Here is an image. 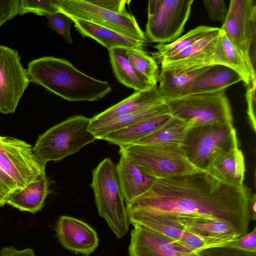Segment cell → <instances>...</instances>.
I'll list each match as a JSON object with an SVG mask.
<instances>
[{
	"mask_svg": "<svg viewBox=\"0 0 256 256\" xmlns=\"http://www.w3.org/2000/svg\"><path fill=\"white\" fill-rule=\"evenodd\" d=\"M252 194L244 184L226 183L206 170L155 178L126 210L140 209L174 216L209 218L228 222L240 236L248 232Z\"/></svg>",
	"mask_w": 256,
	"mask_h": 256,
	"instance_id": "cell-1",
	"label": "cell"
},
{
	"mask_svg": "<svg viewBox=\"0 0 256 256\" xmlns=\"http://www.w3.org/2000/svg\"><path fill=\"white\" fill-rule=\"evenodd\" d=\"M26 70L30 82L70 102L97 101L112 91L108 82L83 73L62 58L34 59L28 64Z\"/></svg>",
	"mask_w": 256,
	"mask_h": 256,
	"instance_id": "cell-2",
	"label": "cell"
},
{
	"mask_svg": "<svg viewBox=\"0 0 256 256\" xmlns=\"http://www.w3.org/2000/svg\"><path fill=\"white\" fill-rule=\"evenodd\" d=\"M90 187L98 213L117 238L128 232L130 222L120 188L116 164L108 158L92 172Z\"/></svg>",
	"mask_w": 256,
	"mask_h": 256,
	"instance_id": "cell-3",
	"label": "cell"
},
{
	"mask_svg": "<svg viewBox=\"0 0 256 256\" xmlns=\"http://www.w3.org/2000/svg\"><path fill=\"white\" fill-rule=\"evenodd\" d=\"M90 118L74 115L52 126L39 136L32 147L36 157L46 164L78 152L96 139L89 130Z\"/></svg>",
	"mask_w": 256,
	"mask_h": 256,
	"instance_id": "cell-4",
	"label": "cell"
},
{
	"mask_svg": "<svg viewBox=\"0 0 256 256\" xmlns=\"http://www.w3.org/2000/svg\"><path fill=\"white\" fill-rule=\"evenodd\" d=\"M198 170H208L224 154L238 148L232 123H216L189 128L181 146Z\"/></svg>",
	"mask_w": 256,
	"mask_h": 256,
	"instance_id": "cell-5",
	"label": "cell"
},
{
	"mask_svg": "<svg viewBox=\"0 0 256 256\" xmlns=\"http://www.w3.org/2000/svg\"><path fill=\"white\" fill-rule=\"evenodd\" d=\"M226 90L189 94L165 100L170 114L184 121L189 128L216 123H232Z\"/></svg>",
	"mask_w": 256,
	"mask_h": 256,
	"instance_id": "cell-6",
	"label": "cell"
},
{
	"mask_svg": "<svg viewBox=\"0 0 256 256\" xmlns=\"http://www.w3.org/2000/svg\"><path fill=\"white\" fill-rule=\"evenodd\" d=\"M120 154L128 157L154 178L189 173L196 169L181 146L127 144L119 146Z\"/></svg>",
	"mask_w": 256,
	"mask_h": 256,
	"instance_id": "cell-7",
	"label": "cell"
},
{
	"mask_svg": "<svg viewBox=\"0 0 256 256\" xmlns=\"http://www.w3.org/2000/svg\"><path fill=\"white\" fill-rule=\"evenodd\" d=\"M220 28L245 60L252 76H256V0H230Z\"/></svg>",
	"mask_w": 256,
	"mask_h": 256,
	"instance_id": "cell-8",
	"label": "cell"
},
{
	"mask_svg": "<svg viewBox=\"0 0 256 256\" xmlns=\"http://www.w3.org/2000/svg\"><path fill=\"white\" fill-rule=\"evenodd\" d=\"M194 0H150L145 35L150 42L170 43L182 33Z\"/></svg>",
	"mask_w": 256,
	"mask_h": 256,
	"instance_id": "cell-9",
	"label": "cell"
},
{
	"mask_svg": "<svg viewBox=\"0 0 256 256\" xmlns=\"http://www.w3.org/2000/svg\"><path fill=\"white\" fill-rule=\"evenodd\" d=\"M46 166L34 154L30 144L14 138L0 136V168L19 188L46 176Z\"/></svg>",
	"mask_w": 256,
	"mask_h": 256,
	"instance_id": "cell-10",
	"label": "cell"
},
{
	"mask_svg": "<svg viewBox=\"0 0 256 256\" xmlns=\"http://www.w3.org/2000/svg\"><path fill=\"white\" fill-rule=\"evenodd\" d=\"M60 12L146 42L147 38L134 16L120 14L92 4L88 0H56Z\"/></svg>",
	"mask_w": 256,
	"mask_h": 256,
	"instance_id": "cell-11",
	"label": "cell"
},
{
	"mask_svg": "<svg viewBox=\"0 0 256 256\" xmlns=\"http://www.w3.org/2000/svg\"><path fill=\"white\" fill-rule=\"evenodd\" d=\"M30 82L18 52L0 46V112L13 113Z\"/></svg>",
	"mask_w": 256,
	"mask_h": 256,
	"instance_id": "cell-12",
	"label": "cell"
},
{
	"mask_svg": "<svg viewBox=\"0 0 256 256\" xmlns=\"http://www.w3.org/2000/svg\"><path fill=\"white\" fill-rule=\"evenodd\" d=\"M130 224H136L166 236L197 252L208 248L206 242L188 232L172 216L140 209L127 210Z\"/></svg>",
	"mask_w": 256,
	"mask_h": 256,
	"instance_id": "cell-13",
	"label": "cell"
},
{
	"mask_svg": "<svg viewBox=\"0 0 256 256\" xmlns=\"http://www.w3.org/2000/svg\"><path fill=\"white\" fill-rule=\"evenodd\" d=\"M130 256H198L174 240L142 225L133 224Z\"/></svg>",
	"mask_w": 256,
	"mask_h": 256,
	"instance_id": "cell-14",
	"label": "cell"
},
{
	"mask_svg": "<svg viewBox=\"0 0 256 256\" xmlns=\"http://www.w3.org/2000/svg\"><path fill=\"white\" fill-rule=\"evenodd\" d=\"M56 230L62 245L75 254L89 256L98 246L99 240L96 230L87 223L78 218L68 216H60Z\"/></svg>",
	"mask_w": 256,
	"mask_h": 256,
	"instance_id": "cell-15",
	"label": "cell"
},
{
	"mask_svg": "<svg viewBox=\"0 0 256 256\" xmlns=\"http://www.w3.org/2000/svg\"><path fill=\"white\" fill-rule=\"evenodd\" d=\"M171 216L176 218L188 232L202 240L208 247L225 245L240 236L238 232L230 224L220 220L192 216Z\"/></svg>",
	"mask_w": 256,
	"mask_h": 256,
	"instance_id": "cell-16",
	"label": "cell"
},
{
	"mask_svg": "<svg viewBox=\"0 0 256 256\" xmlns=\"http://www.w3.org/2000/svg\"><path fill=\"white\" fill-rule=\"evenodd\" d=\"M164 102L158 86L144 90L135 92L128 98L90 118L88 130L92 132L116 117Z\"/></svg>",
	"mask_w": 256,
	"mask_h": 256,
	"instance_id": "cell-17",
	"label": "cell"
},
{
	"mask_svg": "<svg viewBox=\"0 0 256 256\" xmlns=\"http://www.w3.org/2000/svg\"><path fill=\"white\" fill-rule=\"evenodd\" d=\"M116 168L126 206L145 192L155 178L124 154H120Z\"/></svg>",
	"mask_w": 256,
	"mask_h": 256,
	"instance_id": "cell-18",
	"label": "cell"
},
{
	"mask_svg": "<svg viewBox=\"0 0 256 256\" xmlns=\"http://www.w3.org/2000/svg\"><path fill=\"white\" fill-rule=\"evenodd\" d=\"M71 18L82 36L95 40L108 50L115 48L144 49L146 44L90 22Z\"/></svg>",
	"mask_w": 256,
	"mask_h": 256,
	"instance_id": "cell-19",
	"label": "cell"
},
{
	"mask_svg": "<svg viewBox=\"0 0 256 256\" xmlns=\"http://www.w3.org/2000/svg\"><path fill=\"white\" fill-rule=\"evenodd\" d=\"M50 181L46 176L7 195L6 204L21 211L36 213L42 209L50 193Z\"/></svg>",
	"mask_w": 256,
	"mask_h": 256,
	"instance_id": "cell-20",
	"label": "cell"
},
{
	"mask_svg": "<svg viewBox=\"0 0 256 256\" xmlns=\"http://www.w3.org/2000/svg\"><path fill=\"white\" fill-rule=\"evenodd\" d=\"M240 81V76L232 69L220 65L210 66L195 78L184 96L226 90Z\"/></svg>",
	"mask_w": 256,
	"mask_h": 256,
	"instance_id": "cell-21",
	"label": "cell"
},
{
	"mask_svg": "<svg viewBox=\"0 0 256 256\" xmlns=\"http://www.w3.org/2000/svg\"><path fill=\"white\" fill-rule=\"evenodd\" d=\"M214 66H224L235 71L246 86L256 77L252 76L245 60L220 28L214 47Z\"/></svg>",
	"mask_w": 256,
	"mask_h": 256,
	"instance_id": "cell-22",
	"label": "cell"
},
{
	"mask_svg": "<svg viewBox=\"0 0 256 256\" xmlns=\"http://www.w3.org/2000/svg\"><path fill=\"white\" fill-rule=\"evenodd\" d=\"M206 171L226 183L244 184L246 166L242 150L238 148L224 154Z\"/></svg>",
	"mask_w": 256,
	"mask_h": 256,
	"instance_id": "cell-23",
	"label": "cell"
},
{
	"mask_svg": "<svg viewBox=\"0 0 256 256\" xmlns=\"http://www.w3.org/2000/svg\"><path fill=\"white\" fill-rule=\"evenodd\" d=\"M172 116L170 113L153 116L110 132L105 135L102 140L118 146L129 144L156 130L166 124Z\"/></svg>",
	"mask_w": 256,
	"mask_h": 256,
	"instance_id": "cell-24",
	"label": "cell"
},
{
	"mask_svg": "<svg viewBox=\"0 0 256 256\" xmlns=\"http://www.w3.org/2000/svg\"><path fill=\"white\" fill-rule=\"evenodd\" d=\"M188 129L184 121L172 116L156 130L129 144L182 146Z\"/></svg>",
	"mask_w": 256,
	"mask_h": 256,
	"instance_id": "cell-25",
	"label": "cell"
},
{
	"mask_svg": "<svg viewBox=\"0 0 256 256\" xmlns=\"http://www.w3.org/2000/svg\"><path fill=\"white\" fill-rule=\"evenodd\" d=\"M126 49L115 48L108 50L115 76L121 84L136 92L152 86L145 82L136 72L126 54Z\"/></svg>",
	"mask_w": 256,
	"mask_h": 256,
	"instance_id": "cell-26",
	"label": "cell"
},
{
	"mask_svg": "<svg viewBox=\"0 0 256 256\" xmlns=\"http://www.w3.org/2000/svg\"><path fill=\"white\" fill-rule=\"evenodd\" d=\"M210 66L188 73H177L161 69L158 86L160 96L164 100L184 96L195 78Z\"/></svg>",
	"mask_w": 256,
	"mask_h": 256,
	"instance_id": "cell-27",
	"label": "cell"
},
{
	"mask_svg": "<svg viewBox=\"0 0 256 256\" xmlns=\"http://www.w3.org/2000/svg\"><path fill=\"white\" fill-rule=\"evenodd\" d=\"M170 113L164 102L155 106L145 108L116 117L95 129L91 132L96 139L102 140L106 134L128 126L146 119L158 115Z\"/></svg>",
	"mask_w": 256,
	"mask_h": 256,
	"instance_id": "cell-28",
	"label": "cell"
},
{
	"mask_svg": "<svg viewBox=\"0 0 256 256\" xmlns=\"http://www.w3.org/2000/svg\"><path fill=\"white\" fill-rule=\"evenodd\" d=\"M215 28L206 26H200L190 30L172 42L158 44L154 46L156 51L151 53L152 56L157 63L160 64L164 60L177 55L191 44L210 33Z\"/></svg>",
	"mask_w": 256,
	"mask_h": 256,
	"instance_id": "cell-29",
	"label": "cell"
},
{
	"mask_svg": "<svg viewBox=\"0 0 256 256\" xmlns=\"http://www.w3.org/2000/svg\"><path fill=\"white\" fill-rule=\"evenodd\" d=\"M128 58L140 76L150 86H158L159 70L156 60L142 48L126 50Z\"/></svg>",
	"mask_w": 256,
	"mask_h": 256,
	"instance_id": "cell-30",
	"label": "cell"
},
{
	"mask_svg": "<svg viewBox=\"0 0 256 256\" xmlns=\"http://www.w3.org/2000/svg\"><path fill=\"white\" fill-rule=\"evenodd\" d=\"M60 12L56 0H20L18 14L33 13L45 16Z\"/></svg>",
	"mask_w": 256,
	"mask_h": 256,
	"instance_id": "cell-31",
	"label": "cell"
},
{
	"mask_svg": "<svg viewBox=\"0 0 256 256\" xmlns=\"http://www.w3.org/2000/svg\"><path fill=\"white\" fill-rule=\"evenodd\" d=\"M48 26L61 36L69 44L72 42L70 28L72 20L68 15L61 12L47 15Z\"/></svg>",
	"mask_w": 256,
	"mask_h": 256,
	"instance_id": "cell-32",
	"label": "cell"
},
{
	"mask_svg": "<svg viewBox=\"0 0 256 256\" xmlns=\"http://www.w3.org/2000/svg\"><path fill=\"white\" fill-rule=\"evenodd\" d=\"M196 253L198 256H256V252L246 251L226 244L206 248Z\"/></svg>",
	"mask_w": 256,
	"mask_h": 256,
	"instance_id": "cell-33",
	"label": "cell"
},
{
	"mask_svg": "<svg viewBox=\"0 0 256 256\" xmlns=\"http://www.w3.org/2000/svg\"><path fill=\"white\" fill-rule=\"evenodd\" d=\"M202 2L210 18L213 20L224 22L228 10L223 0H203Z\"/></svg>",
	"mask_w": 256,
	"mask_h": 256,
	"instance_id": "cell-34",
	"label": "cell"
},
{
	"mask_svg": "<svg viewBox=\"0 0 256 256\" xmlns=\"http://www.w3.org/2000/svg\"><path fill=\"white\" fill-rule=\"evenodd\" d=\"M246 98L247 103V114L252 129L255 132L256 120V77L252 78L250 84L246 86Z\"/></svg>",
	"mask_w": 256,
	"mask_h": 256,
	"instance_id": "cell-35",
	"label": "cell"
},
{
	"mask_svg": "<svg viewBox=\"0 0 256 256\" xmlns=\"http://www.w3.org/2000/svg\"><path fill=\"white\" fill-rule=\"evenodd\" d=\"M244 250L256 252V227L252 230L226 244Z\"/></svg>",
	"mask_w": 256,
	"mask_h": 256,
	"instance_id": "cell-36",
	"label": "cell"
},
{
	"mask_svg": "<svg viewBox=\"0 0 256 256\" xmlns=\"http://www.w3.org/2000/svg\"><path fill=\"white\" fill-rule=\"evenodd\" d=\"M89 2L108 10L120 14H130L126 10V4L130 0H88Z\"/></svg>",
	"mask_w": 256,
	"mask_h": 256,
	"instance_id": "cell-37",
	"label": "cell"
},
{
	"mask_svg": "<svg viewBox=\"0 0 256 256\" xmlns=\"http://www.w3.org/2000/svg\"><path fill=\"white\" fill-rule=\"evenodd\" d=\"M20 188L15 182L0 168V189L5 194Z\"/></svg>",
	"mask_w": 256,
	"mask_h": 256,
	"instance_id": "cell-38",
	"label": "cell"
},
{
	"mask_svg": "<svg viewBox=\"0 0 256 256\" xmlns=\"http://www.w3.org/2000/svg\"><path fill=\"white\" fill-rule=\"evenodd\" d=\"M0 256H36L32 248L18 250L14 247H4L0 251Z\"/></svg>",
	"mask_w": 256,
	"mask_h": 256,
	"instance_id": "cell-39",
	"label": "cell"
},
{
	"mask_svg": "<svg viewBox=\"0 0 256 256\" xmlns=\"http://www.w3.org/2000/svg\"><path fill=\"white\" fill-rule=\"evenodd\" d=\"M249 209L251 217V220H256V194L252 195L249 204Z\"/></svg>",
	"mask_w": 256,
	"mask_h": 256,
	"instance_id": "cell-40",
	"label": "cell"
},
{
	"mask_svg": "<svg viewBox=\"0 0 256 256\" xmlns=\"http://www.w3.org/2000/svg\"><path fill=\"white\" fill-rule=\"evenodd\" d=\"M7 195V194L4 192L0 189V207L3 206L4 205L6 204V199Z\"/></svg>",
	"mask_w": 256,
	"mask_h": 256,
	"instance_id": "cell-41",
	"label": "cell"
},
{
	"mask_svg": "<svg viewBox=\"0 0 256 256\" xmlns=\"http://www.w3.org/2000/svg\"><path fill=\"white\" fill-rule=\"evenodd\" d=\"M1 26L0 25V27Z\"/></svg>",
	"mask_w": 256,
	"mask_h": 256,
	"instance_id": "cell-42",
	"label": "cell"
}]
</instances>
